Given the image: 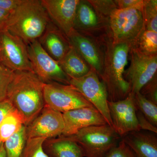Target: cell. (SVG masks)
I'll return each instance as SVG.
<instances>
[{
	"mask_svg": "<svg viewBox=\"0 0 157 157\" xmlns=\"http://www.w3.org/2000/svg\"><path fill=\"white\" fill-rule=\"evenodd\" d=\"M21 0H0V8L11 13L16 9Z\"/></svg>",
	"mask_w": 157,
	"mask_h": 157,
	"instance_id": "cell-34",
	"label": "cell"
},
{
	"mask_svg": "<svg viewBox=\"0 0 157 157\" xmlns=\"http://www.w3.org/2000/svg\"><path fill=\"white\" fill-rule=\"evenodd\" d=\"M23 125H25L23 117L17 109H14L0 123V143H5Z\"/></svg>",
	"mask_w": 157,
	"mask_h": 157,
	"instance_id": "cell-21",
	"label": "cell"
},
{
	"mask_svg": "<svg viewBox=\"0 0 157 157\" xmlns=\"http://www.w3.org/2000/svg\"><path fill=\"white\" fill-rule=\"evenodd\" d=\"M50 20L41 1L21 0L10 13L4 28L27 45L40 38Z\"/></svg>",
	"mask_w": 157,
	"mask_h": 157,
	"instance_id": "cell-2",
	"label": "cell"
},
{
	"mask_svg": "<svg viewBox=\"0 0 157 157\" xmlns=\"http://www.w3.org/2000/svg\"><path fill=\"white\" fill-rule=\"evenodd\" d=\"M132 47L128 43L113 42L107 51L101 77L107 90L108 101L123 100L131 93L130 84L124 75Z\"/></svg>",
	"mask_w": 157,
	"mask_h": 157,
	"instance_id": "cell-3",
	"label": "cell"
},
{
	"mask_svg": "<svg viewBox=\"0 0 157 157\" xmlns=\"http://www.w3.org/2000/svg\"><path fill=\"white\" fill-rule=\"evenodd\" d=\"M139 93L147 100L157 104L156 75L142 87Z\"/></svg>",
	"mask_w": 157,
	"mask_h": 157,
	"instance_id": "cell-30",
	"label": "cell"
},
{
	"mask_svg": "<svg viewBox=\"0 0 157 157\" xmlns=\"http://www.w3.org/2000/svg\"><path fill=\"white\" fill-rule=\"evenodd\" d=\"M69 137L81 147L86 157H106L121 140L108 124L87 127Z\"/></svg>",
	"mask_w": 157,
	"mask_h": 157,
	"instance_id": "cell-4",
	"label": "cell"
},
{
	"mask_svg": "<svg viewBox=\"0 0 157 157\" xmlns=\"http://www.w3.org/2000/svg\"><path fill=\"white\" fill-rule=\"evenodd\" d=\"M26 140V126L23 125L4 143L6 157H22Z\"/></svg>",
	"mask_w": 157,
	"mask_h": 157,
	"instance_id": "cell-22",
	"label": "cell"
},
{
	"mask_svg": "<svg viewBox=\"0 0 157 157\" xmlns=\"http://www.w3.org/2000/svg\"><path fill=\"white\" fill-rule=\"evenodd\" d=\"M136 157H157V134L148 131H134L121 138Z\"/></svg>",
	"mask_w": 157,
	"mask_h": 157,
	"instance_id": "cell-16",
	"label": "cell"
},
{
	"mask_svg": "<svg viewBox=\"0 0 157 157\" xmlns=\"http://www.w3.org/2000/svg\"><path fill=\"white\" fill-rule=\"evenodd\" d=\"M62 32L55 25L49 22L38 40L45 52L58 62L61 60L71 47L68 39H65Z\"/></svg>",
	"mask_w": 157,
	"mask_h": 157,
	"instance_id": "cell-17",
	"label": "cell"
},
{
	"mask_svg": "<svg viewBox=\"0 0 157 157\" xmlns=\"http://www.w3.org/2000/svg\"><path fill=\"white\" fill-rule=\"evenodd\" d=\"M136 113L140 130L148 131L157 134V127L152 124L139 110L137 109Z\"/></svg>",
	"mask_w": 157,
	"mask_h": 157,
	"instance_id": "cell-31",
	"label": "cell"
},
{
	"mask_svg": "<svg viewBox=\"0 0 157 157\" xmlns=\"http://www.w3.org/2000/svg\"><path fill=\"white\" fill-rule=\"evenodd\" d=\"M142 8L116 9L109 16L113 43H128L136 46L139 37L145 30Z\"/></svg>",
	"mask_w": 157,
	"mask_h": 157,
	"instance_id": "cell-5",
	"label": "cell"
},
{
	"mask_svg": "<svg viewBox=\"0 0 157 157\" xmlns=\"http://www.w3.org/2000/svg\"><path fill=\"white\" fill-rule=\"evenodd\" d=\"M134 101L137 110L152 124L157 127V104L147 100L139 92L134 94Z\"/></svg>",
	"mask_w": 157,
	"mask_h": 157,
	"instance_id": "cell-23",
	"label": "cell"
},
{
	"mask_svg": "<svg viewBox=\"0 0 157 157\" xmlns=\"http://www.w3.org/2000/svg\"><path fill=\"white\" fill-rule=\"evenodd\" d=\"M98 24L97 13L88 1H79L76 8L73 29L76 31L96 27Z\"/></svg>",
	"mask_w": 157,
	"mask_h": 157,
	"instance_id": "cell-20",
	"label": "cell"
},
{
	"mask_svg": "<svg viewBox=\"0 0 157 157\" xmlns=\"http://www.w3.org/2000/svg\"><path fill=\"white\" fill-rule=\"evenodd\" d=\"M2 144H1V143H0V147H1V146H2Z\"/></svg>",
	"mask_w": 157,
	"mask_h": 157,
	"instance_id": "cell-38",
	"label": "cell"
},
{
	"mask_svg": "<svg viewBox=\"0 0 157 157\" xmlns=\"http://www.w3.org/2000/svg\"><path fill=\"white\" fill-rule=\"evenodd\" d=\"M45 83L34 72H14L7 90V98L23 117L27 126L45 106Z\"/></svg>",
	"mask_w": 157,
	"mask_h": 157,
	"instance_id": "cell-1",
	"label": "cell"
},
{
	"mask_svg": "<svg viewBox=\"0 0 157 157\" xmlns=\"http://www.w3.org/2000/svg\"><path fill=\"white\" fill-rule=\"evenodd\" d=\"M64 129L63 113L45 105L39 115L26 126V135L27 139H50L62 135Z\"/></svg>",
	"mask_w": 157,
	"mask_h": 157,
	"instance_id": "cell-12",
	"label": "cell"
},
{
	"mask_svg": "<svg viewBox=\"0 0 157 157\" xmlns=\"http://www.w3.org/2000/svg\"><path fill=\"white\" fill-rule=\"evenodd\" d=\"M67 37L70 45L88 64L91 69L101 76L104 71V62L95 44L74 29Z\"/></svg>",
	"mask_w": 157,
	"mask_h": 157,
	"instance_id": "cell-15",
	"label": "cell"
},
{
	"mask_svg": "<svg viewBox=\"0 0 157 157\" xmlns=\"http://www.w3.org/2000/svg\"><path fill=\"white\" fill-rule=\"evenodd\" d=\"M0 63L12 72H33L29 59L27 47L19 37L5 28L0 29Z\"/></svg>",
	"mask_w": 157,
	"mask_h": 157,
	"instance_id": "cell-7",
	"label": "cell"
},
{
	"mask_svg": "<svg viewBox=\"0 0 157 157\" xmlns=\"http://www.w3.org/2000/svg\"><path fill=\"white\" fill-rule=\"evenodd\" d=\"M58 63L70 78H80L87 74L91 70L88 64L71 46L67 53Z\"/></svg>",
	"mask_w": 157,
	"mask_h": 157,
	"instance_id": "cell-19",
	"label": "cell"
},
{
	"mask_svg": "<svg viewBox=\"0 0 157 157\" xmlns=\"http://www.w3.org/2000/svg\"><path fill=\"white\" fill-rule=\"evenodd\" d=\"M43 148L49 157H84L81 147L69 136L46 139Z\"/></svg>",
	"mask_w": 157,
	"mask_h": 157,
	"instance_id": "cell-18",
	"label": "cell"
},
{
	"mask_svg": "<svg viewBox=\"0 0 157 157\" xmlns=\"http://www.w3.org/2000/svg\"><path fill=\"white\" fill-rule=\"evenodd\" d=\"M98 13L104 16H109L112 11L117 9V6L113 1H88Z\"/></svg>",
	"mask_w": 157,
	"mask_h": 157,
	"instance_id": "cell-27",
	"label": "cell"
},
{
	"mask_svg": "<svg viewBox=\"0 0 157 157\" xmlns=\"http://www.w3.org/2000/svg\"><path fill=\"white\" fill-rule=\"evenodd\" d=\"M45 105L58 112L64 113L84 107H94L76 88L57 82L45 83Z\"/></svg>",
	"mask_w": 157,
	"mask_h": 157,
	"instance_id": "cell-6",
	"label": "cell"
},
{
	"mask_svg": "<svg viewBox=\"0 0 157 157\" xmlns=\"http://www.w3.org/2000/svg\"><path fill=\"white\" fill-rule=\"evenodd\" d=\"M45 138L27 139L22 157H49L43 148Z\"/></svg>",
	"mask_w": 157,
	"mask_h": 157,
	"instance_id": "cell-26",
	"label": "cell"
},
{
	"mask_svg": "<svg viewBox=\"0 0 157 157\" xmlns=\"http://www.w3.org/2000/svg\"><path fill=\"white\" fill-rule=\"evenodd\" d=\"M14 73L5 67L0 70V102L7 98L8 87L13 78Z\"/></svg>",
	"mask_w": 157,
	"mask_h": 157,
	"instance_id": "cell-28",
	"label": "cell"
},
{
	"mask_svg": "<svg viewBox=\"0 0 157 157\" xmlns=\"http://www.w3.org/2000/svg\"><path fill=\"white\" fill-rule=\"evenodd\" d=\"M64 129L62 135H75L81 129L107 124L104 117L94 107H84L63 113Z\"/></svg>",
	"mask_w": 157,
	"mask_h": 157,
	"instance_id": "cell-14",
	"label": "cell"
},
{
	"mask_svg": "<svg viewBox=\"0 0 157 157\" xmlns=\"http://www.w3.org/2000/svg\"><path fill=\"white\" fill-rule=\"evenodd\" d=\"M112 128L121 137L134 131H140L134 94L130 93L123 100L108 101Z\"/></svg>",
	"mask_w": 157,
	"mask_h": 157,
	"instance_id": "cell-11",
	"label": "cell"
},
{
	"mask_svg": "<svg viewBox=\"0 0 157 157\" xmlns=\"http://www.w3.org/2000/svg\"><path fill=\"white\" fill-rule=\"evenodd\" d=\"M138 49L144 53L157 55V32L145 30L137 41Z\"/></svg>",
	"mask_w": 157,
	"mask_h": 157,
	"instance_id": "cell-24",
	"label": "cell"
},
{
	"mask_svg": "<svg viewBox=\"0 0 157 157\" xmlns=\"http://www.w3.org/2000/svg\"><path fill=\"white\" fill-rule=\"evenodd\" d=\"M106 157H136L131 148L121 139L118 144L108 153Z\"/></svg>",
	"mask_w": 157,
	"mask_h": 157,
	"instance_id": "cell-29",
	"label": "cell"
},
{
	"mask_svg": "<svg viewBox=\"0 0 157 157\" xmlns=\"http://www.w3.org/2000/svg\"><path fill=\"white\" fill-rule=\"evenodd\" d=\"M0 157H6V151L4 147V144L0 147Z\"/></svg>",
	"mask_w": 157,
	"mask_h": 157,
	"instance_id": "cell-36",
	"label": "cell"
},
{
	"mask_svg": "<svg viewBox=\"0 0 157 157\" xmlns=\"http://www.w3.org/2000/svg\"><path fill=\"white\" fill-rule=\"evenodd\" d=\"M10 12L0 8V29L4 28Z\"/></svg>",
	"mask_w": 157,
	"mask_h": 157,
	"instance_id": "cell-35",
	"label": "cell"
},
{
	"mask_svg": "<svg viewBox=\"0 0 157 157\" xmlns=\"http://www.w3.org/2000/svg\"><path fill=\"white\" fill-rule=\"evenodd\" d=\"M114 2L119 9L142 8L144 3L142 0H117Z\"/></svg>",
	"mask_w": 157,
	"mask_h": 157,
	"instance_id": "cell-32",
	"label": "cell"
},
{
	"mask_svg": "<svg viewBox=\"0 0 157 157\" xmlns=\"http://www.w3.org/2000/svg\"><path fill=\"white\" fill-rule=\"evenodd\" d=\"M3 68H4V67H2V66H1V65H0V70H2Z\"/></svg>",
	"mask_w": 157,
	"mask_h": 157,
	"instance_id": "cell-37",
	"label": "cell"
},
{
	"mask_svg": "<svg viewBox=\"0 0 157 157\" xmlns=\"http://www.w3.org/2000/svg\"><path fill=\"white\" fill-rule=\"evenodd\" d=\"M79 0H41L49 19L66 36L73 30Z\"/></svg>",
	"mask_w": 157,
	"mask_h": 157,
	"instance_id": "cell-13",
	"label": "cell"
},
{
	"mask_svg": "<svg viewBox=\"0 0 157 157\" xmlns=\"http://www.w3.org/2000/svg\"><path fill=\"white\" fill-rule=\"evenodd\" d=\"M131 63L124 73V78L130 84L131 93L140 92L142 87L155 76L157 70V55L144 53L136 46L130 52Z\"/></svg>",
	"mask_w": 157,
	"mask_h": 157,
	"instance_id": "cell-9",
	"label": "cell"
},
{
	"mask_svg": "<svg viewBox=\"0 0 157 157\" xmlns=\"http://www.w3.org/2000/svg\"><path fill=\"white\" fill-rule=\"evenodd\" d=\"M70 83L76 88L102 114L107 124L112 127L107 90L103 82L99 79L97 73L91 69L87 74L82 77L70 78Z\"/></svg>",
	"mask_w": 157,
	"mask_h": 157,
	"instance_id": "cell-10",
	"label": "cell"
},
{
	"mask_svg": "<svg viewBox=\"0 0 157 157\" xmlns=\"http://www.w3.org/2000/svg\"><path fill=\"white\" fill-rule=\"evenodd\" d=\"M27 47L33 71L44 83L70 84V77L62 70L58 62L45 52L38 40L29 43Z\"/></svg>",
	"mask_w": 157,
	"mask_h": 157,
	"instance_id": "cell-8",
	"label": "cell"
},
{
	"mask_svg": "<svg viewBox=\"0 0 157 157\" xmlns=\"http://www.w3.org/2000/svg\"><path fill=\"white\" fill-rule=\"evenodd\" d=\"M15 109L11 102L6 98L0 102V123L11 111Z\"/></svg>",
	"mask_w": 157,
	"mask_h": 157,
	"instance_id": "cell-33",
	"label": "cell"
},
{
	"mask_svg": "<svg viewBox=\"0 0 157 157\" xmlns=\"http://www.w3.org/2000/svg\"><path fill=\"white\" fill-rule=\"evenodd\" d=\"M142 12L145 30L157 32V1H144Z\"/></svg>",
	"mask_w": 157,
	"mask_h": 157,
	"instance_id": "cell-25",
	"label": "cell"
}]
</instances>
